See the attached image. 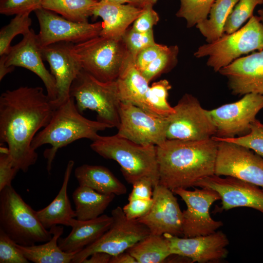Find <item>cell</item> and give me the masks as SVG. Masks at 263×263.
I'll return each instance as SVG.
<instances>
[{"instance_id": "1", "label": "cell", "mask_w": 263, "mask_h": 263, "mask_svg": "<svg viewBox=\"0 0 263 263\" xmlns=\"http://www.w3.org/2000/svg\"><path fill=\"white\" fill-rule=\"evenodd\" d=\"M54 109L40 87L21 86L0 96V142L6 143L15 167L23 172L34 165L38 155L34 138L52 118Z\"/></svg>"}, {"instance_id": "2", "label": "cell", "mask_w": 263, "mask_h": 263, "mask_svg": "<svg viewBox=\"0 0 263 263\" xmlns=\"http://www.w3.org/2000/svg\"><path fill=\"white\" fill-rule=\"evenodd\" d=\"M159 185L173 191L195 187L200 180L215 174L217 141L167 139L156 146Z\"/></svg>"}, {"instance_id": "3", "label": "cell", "mask_w": 263, "mask_h": 263, "mask_svg": "<svg viewBox=\"0 0 263 263\" xmlns=\"http://www.w3.org/2000/svg\"><path fill=\"white\" fill-rule=\"evenodd\" d=\"M112 128L106 123L82 116L76 108L74 98L71 96L54 109L49 122L36 135L31 147L36 150L43 145H51L43 152L47 160V169L50 172L59 149L82 138L93 141L99 135V131Z\"/></svg>"}, {"instance_id": "4", "label": "cell", "mask_w": 263, "mask_h": 263, "mask_svg": "<svg viewBox=\"0 0 263 263\" xmlns=\"http://www.w3.org/2000/svg\"><path fill=\"white\" fill-rule=\"evenodd\" d=\"M90 147L102 157L118 163L125 180L130 184L143 179H150L154 187L159 184L156 148L142 145L116 134L98 135Z\"/></svg>"}, {"instance_id": "5", "label": "cell", "mask_w": 263, "mask_h": 263, "mask_svg": "<svg viewBox=\"0 0 263 263\" xmlns=\"http://www.w3.org/2000/svg\"><path fill=\"white\" fill-rule=\"evenodd\" d=\"M0 230L15 243L30 246L49 241L52 234L11 185L0 191Z\"/></svg>"}, {"instance_id": "6", "label": "cell", "mask_w": 263, "mask_h": 263, "mask_svg": "<svg viewBox=\"0 0 263 263\" xmlns=\"http://www.w3.org/2000/svg\"><path fill=\"white\" fill-rule=\"evenodd\" d=\"M72 53L83 71L104 82L115 81L131 57L122 38L101 36L74 44Z\"/></svg>"}, {"instance_id": "7", "label": "cell", "mask_w": 263, "mask_h": 263, "mask_svg": "<svg viewBox=\"0 0 263 263\" xmlns=\"http://www.w3.org/2000/svg\"><path fill=\"white\" fill-rule=\"evenodd\" d=\"M263 50V24L253 15L242 28L231 34L223 33L216 40L200 46L195 52L197 58L207 56V65L219 72L241 56Z\"/></svg>"}, {"instance_id": "8", "label": "cell", "mask_w": 263, "mask_h": 263, "mask_svg": "<svg viewBox=\"0 0 263 263\" xmlns=\"http://www.w3.org/2000/svg\"><path fill=\"white\" fill-rule=\"evenodd\" d=\"M70 94L81 113L87 109L94 111L97 120L118 128L121 101L116 80L101 82L82 70L71 85Z\"/></svg>"}, {"instance_id": "9", "label": "cell", "mask_w": 263, "mask_h": 263, "mask_svg": "<svg viewBox=\"0 0 263 263\" xmlns=\"http://www.w3.org/2000/svg\"><path fill=\"white\" fill-rule=\"evenodd\" d=\"M111 216L113 222L109 229L94 243L76 253L72 263H82L96 252H105L112 256L118 255L150 233L147 226L137 219H128L120 207L113 209Z\"/></svg>"}, {"instance_id": "10", "label": "cell", "mask_w": 263, "mask_h": 263, "mask_svg": "<svg viewBox=\"0 0 263 263\" xmlns=\"http://www.w3.org/2000/svg\"><path fill=\"white\" fill-rule=\"evenodd\" d=\"M173 107L174 112L168 116L167 139L199 141L215 135L208 110L192 94H185Z\"/></svg>"}, {"instance_id": "11", "label": "cell", "mask_w": 263, "mask_h": 263, "mask_svg": "<svg viewBox=\"0 0 263 263\" xmlns=\"http://www.w3.org/2000/svg\"><path fill=\"white\" fill-rule=\"evenodd\" d=\"M116 133L137 144L159 145L167 139L168 117L158 115L129 103L121 102Z\"/></svg>"}, {"instance_id": "12", "label": "cell", "mask_w": 263, "mask_h": 263, "mask_svg": "<svg viewBox=\"0 0 263 263\" xmlns=\"http://www.w3.org/2000/svg\"><path fill=\"white\" fill-rule=\"evenodd\" d=\"M216 141L215 174L236 178L263 189V157L241 145Z\"/></svg>"}, {"instance_id": "13", "label": "cell", "mask_w": 263, "mask_h": 263, "mask_svg": "<svg viewBox=\"0 0 263 263\" xmlns=\"http://www.w3.org/2000/svg\"><path fill=\"white\" fill-rule=\"evenodd\" d=\"M263 109V95L247 94L240 100L208 110L216 128L214 136L230 138L249 132L251 123Z\"/></svg>"}, {"instance_id": "14", "label": "cell", "mask_w": 263, "mask_h": 263, "mask_svg": "<svg viewBox=\"0 0 263 263\" xmlns=\"http://www.w3.org/2000/svg\"><path fill=\"white\" fill-rule=\"evenodd\" d=\"M172 191L178 195L187 206V209L183 211V237L210 234L223 226V222L214 220L209 213L211 205L220 200L217 192L207 188L193 190L177 188Z\"/></svg>"}, {"instance_id": "15", "label": "cell", "mask_w": 263, "mask_h": 263, "mask_svg": "<svg viewBox=\"0 0 263 263\" xmlns=\"http://www.w3.org/2000/svg\"><path fill=\"white\" fill-rule=\"evenodd\" d=\"M34 12L39 25L40 47L59 42L79 43L99 36L102 29V22H76L42 7Z\"/></svg>"}, {"instance_id": "16", "label": "cell", "mask_w": 263, "mask_h": 263, "mask_svg": "<svg viewBox=\"0 0 263 263\" xmlns=\"http://www.w3.org/2000/svg\"><path fill=\"white\" fill-rule=\"evenodd\" d=\"M152 199L149 212L137 220L147 226L151 234L183 236V212L173 192L158 185L153 188Z\"/></svg>"}, {"instance_id": "17", "label": "cell", "mask_w": 263, "mask_h": 263, "mask_svg": "<svg viewBox=\"0 0 263 263\" xmlns=\"http://www.w3.org/2000/svg\"><path fill=\"white\" fill-rule=\"evenodd\" d=\"M195 187L212 189L222 201V210L247 207L263 214V189L236 178H222L214 174L198 181Z\"/></svg>"}, {"instance_id": "18", "label": "cell", "mask_w": 263, "mask_h": 263, "mask_svg": "<svg viewBox=\"0 0 263 263\" xmlns=\"http://www.w3.org/2000/svg\"><path fill=\"white\" fill-rule=\"evenodd\" d=\"M74 44L59 42L40 47L43 60L50 66V72L56 81L57 97L52 103L54 109L67 101L74 80L82 70L72 53Z\"/></svg>"}, {"instance_id": "19", "label": "cell", "mask_w": 263, "mask_h": 263, "mask_svg": "<svg viewBox=\"0 0 263 263\" xmlns=\"http://www.w3.org/2000/svg\"><path fill=\"white\" fill-rule=\"evenodd\" d=\"M163 235L169 241L172 255L190 259L192 263L219 261L225 258L228 253L226 247L229 240L221 231L189 238Z\"/></svg>"}, {"instance_id": "20", "label": "cell", "mask_w": 263, "mask_h": 263, "mask_svg": "<svg viewBox=\"0 0 263 263\" xmlns=\"http://www.w3.org/2000/svg\"><path fill=\"white\" fill-rule=\"evenodd\" d=\"M37 34L31 29L23 36L18 44L11 46L5 55V64L8 67H20L30 70L42 81L51 103L56 99L57 92L55 77L43 62Z\"/></svg>"}, {"instance_id": "21", "label": "cell", "mask_w": 263, "mask_h": 263, "mask_svg": "<svg viewBox=\"0 0 263 263\" xmlns=\"http://www.w3.org/2000/svg\"><path fill=\"white\" fill-rule=\"evenodd\" d=\"M218 72L226 78L232 94L263 95V50L238 58Z\"/></svg>"}, {"instance_id": "22", "label": "cell", "mask_w": 263, "mask_h": 263, "mask_svg": "<svg viewBox=\"0 0 263 263\" xmlns=\"http://www.w3.org/2000/svg\"><path fill=\"white\" fill-rule=\"evenodd\" d=\"M143 9L128 4L98 1L94 9L93 16L99 17L102 19V29L99 36L113 39L122 38L129 26Z\"/></svg>"}, {"instance_id": "23", "label": "cell", "mask_w": 263, "mask_h": 263, "mask_svg": "<svg viewBox=\"0 0 263 263\" xmlns=\"http://www.w3.org/2000/svg\"><path fill=\"white\" fill-rule=\"evenodd\" d=\"M112 216L102 214L88 220L74 218L71 222L72 230L64 238L60 237L58 245L67 253H77L98 240L111 227Z\"/></svg>"}, {"instance_id": "24", "label": "cell", "mask_w": 263, "mask_h": 263, "mask_svg": "<svg viewBox=\"0 0 263 263\" xmlns=\"http://www.w3.org/2000/svg\"><path fill=\"white\" fill-rule=\"evenodd\" d=\"M116 82L121 102L131 103L152 113L146 100L149 83L136 68L132 56Z\"/></svg>"}, {"instance_id": "25", "label": "cell", "mask_w": 263, "mask_h": 263, "mask_svg": "<svg viewBox=\"0 0 263 263\" xmlns=\"http://www.w3.org/2000/svg\"><path fill=\"white\" fill-rule=\"evenodd\" d=\"M74 161L70 160L67 165L61 188L53 201L44 208L37 211V216L46 229L61 225L70 226L72 220L76 218L67 194L70 177L74 166Z\"/></svg>"}, {"instance_id": "26", "label": "cell", "mask_w": 263, "mask_h": 263, "mask_svg": "<svg viewBox=\"0 0 263 263\" xmlns=\"http://www.w3.org/2000/svg\"><path fill=\"white\" fill-rule=\"evenodd\" d=\"M74 174L79 186L99 193L121 195L127 192L126 186L105 167L83 164L75 169Z\"/></svg>"}, {"instance_id": "27", "label": "cell", "mask_w": 263, "mask_h": 263, "mask_svg": "<svg viewBox=\"0 0 263 263\" xmlns=\"http://www.w3.org/2000/svg\"><path fill=\"white\" fill-rule=\"evenodd\" d=\"M51 239L40 245H16L30 262L35 263H70L76 253H67L62 250L58 245V241L63 232V227L54 225L50 228Z\"/></svg>"}, {"instance_id": "28", "label": "cell", "mask_w": 263, "mask_h": 263, "mask_svg": "<svg viewBox=\"0 0 263 263\" xmlns=\"http://www.w3.org/2000/svg\"><path fill=\"white\" fill-rule=\"evenodd\" d=\"M115 195L103 194L84 186H79L73 193L76 218L79 220L95 219L102 215Z\"/></svg>"}, {"instance_id": "29", "label": "cell", "mask_w": 263, "mask_h": 263, "mask_svg": "<svg viewBox=\"0 0 263 263\" xmlns=\"http://www.w3.org/2000/svg\"><path fill=\"white\" fill-rule=\"evenodd\" d=\"M127 252L137 263H160L172 255L169 240L164 235L150 234Z\"/></svg>"}, {"instance_id": "30", "label": "cell", "mask_w": 263, "mask_h": 263, "mask_svg": "<svg viewBox=\"0 0 263 263\" xmlns=\"http://www.w3.org/2000/svg\"><path fill=\"white\" fill-rule=\"evenodd\" d=\"M239 0H215L208 17L196 25L207 43L216 40L223 35L225 23Z\"/></svg>"}, {"instance_id": "31", "label": "cell", "mask_w": 263, "mask_h": 263, "mask_svg": "<svg viewBox=\"0 0 263 263\" xmlns=\"http://www.w3.org/2000/svg\"><path fill=\"white\" fill-rule=\"evenodd\" d=\"M98 1L96 0H43L42 7L76 22H88Z\"/></svg>"}, {"instance_id": "32", "label": "cell", "mask_w": 263, "mask_h": 263, "mask_svg": "<svg viewBox=\"0 0 263 263\" xmlns=\"http://www.w3.org/2000/svg\"><path fill=\"white\" fill-rule=\"evenodd\" d=\"M171 86L167 79L153 83L149 87L146 100L150 112L155 114L168 117L174 112L168 101L169 91Z\"/></svg>"}, {"instance_id": "33", "label": "cell", "mask_w": 263, "mask_h": 263, "mask_svg": "<svg viewBox=\"0 0 263 263\" xmlns=\"http://www.w3.org/2000/svg\"><path fill=\"white\" fill-rule=\"evenodd\" d=\"M215 0H180L176 15L185 19L187 27L191 28L206 19Z\"/></svg>"}, {"instance_id": "34", "label": "cell", "mask_w": 263, "mask_h": 263, "mask_svg": "<svg viewBox=\"0 0 263 263\" xmlns=\"http://www.w3.org/2000/svg\"><path fill=\"white\" fill-rule=\"evenodd\" d=\"M29 13L15 15L10 22L0 31V56L6 55L11 47V42L17 35L23 36L30 30L32 20Z\"/></svg>"}, {"instance_id": "35", "label": "cell", "mask_w": 263, "mask_h": 263, "mask_svg": "<svg viewBox=\"0 0 263 263\" xmlns=\"http://www.w3.org/2000/svg\"><path fill=\"white\" fill-rule=\"evenodd\" d=\"M179 51L177 45L168 46L163 53L141 72L149 83L162 74L169 72L176 66Z\"/></svg>"}, {"instance_id": "36", "label": "cell", "mask_w": 263, "mask_h": 263, "mask_svg": "<svg viewBox=\"0 0 263 263\" xmlns=\"http://www.w3.org/2000/svg\"><path fill=\"white\" fill-rule=\"evenodd\" d=\"M263 3V0H239L228 16L224 26V33L237 31L253 15L255 7Z\"/></svg>"}, {"instance_id": "37", "label": "cell", "mask_w": 263, "mask_h": 263, "mask_svg": "<svg viewBox=\"0 0 263 263\" xmlns=\"http://www.w3.org/2000/svg\"><path fill=\"white\" fill-rule=\"evenodd\" d=\"M212 138L216 141H225L241 145L263 157V124L256 119L251 123L249 132L244 135L230 138L213 136Z\"/></svg>"}, {"instance_id": "38", "label": "cell", "mask_w": 263, "mask_h": 263, "mask_svg": "<svg viewBox=\"0 0 263 263\" xmlns=\"http://www.w3.org/2000/svg\"><path fill=\"white\" fill-rule=\"evenodd\" d=\"M122 39L133 61L142 50L156 43L153 30L141 33L134 31L131 27L128 29Z\"/></svg>"}, {"instance_id": "39", "label": "cell", "mask_w": 263, "mask_h": 263, "mask_svg": "<svg viewBox=\"0 0 263 263\" xmlns=\"http://www.w3.org/2000/svg\"><path fill=\"white\" fill-rule=\"evenodd\" d=\"M43 0H0V13L7 16L29 13L42 7Z\"/></svg>"}, {"instance_id": "40", "label": "cell", "mask_w": 263, "mask_h": 263, "mask_svg": "<svg viewBox=\"0 0 263 263\" xmlns=\"http://www.w3.org/2000/svg\"><path fill=\"white\" fill-rule=\"evenodd\" d=\"M29 261L12 240L0 230V263H28Z\"/></svg>"}, {"instance_id": "41", "label": "cell", "mask_w": 263, "mask_h": 263, "mask_svg": "<svg viewBox=\"0 0 263 263\" xmlns=\"http://www.w3.org/2000/svg\"><path fill=\"white\" fill-rule=\"evenodd\" d=\"M168 46L155 43L142 50L137 56L134 63L141 72L163 53Z\"/></svg>"}, {"instance_id": "42", "label": "cell", "mask_w": 263, "mask_h": 263, "mask_svg": "<svg viewBox=\"0 0 263 263\" xmlns=\"http://www.w3.org/2000/svg\"><path fill=\"white\" fill-rule=\"evenodd\" d=\"M159 21L158 13L153 9V7H148L143 9L133 22L132 28L138 32H147L152 30L153 26L156 25Z\"/></svg>"}, {"instance_id": "43", "label": "cell", "mask_w": 263, "mask_h": 263, "mask_svg": "<svg viewBox=\"0 0 263 263\" xmlns=\"http://www.w3.org/2000/svg\"><path fill=\"white\" fill-rule=\"evenodd\" d=\"M152 203V198L149 200L135 199L129 201V203L122 207V209L128 219H137L149 212Z\"/></svg>"}, {"instance_id": "44", "label": "cell", "mask_w": 263, "mask_h": 263, "mask_svg": "<svg viewBox=\"0 0 263 263\" xmlns=\"http://www.w3.org/2000/svg\"><path fill=\"white\" fill-rule=\"evenodd\" d=\"M19 170L14 166L10 154H0V191L11 185L12 181Z\"/></svg>"}, {"instance_id": "45", "label": "cell", "mask_w": 263, "mask_h": 263, "mask_svg": "<svg viewBox=\"0 0 263 263\" xmlns=\"http://www.w3.org/2000/svg\"><path fill=\"white\" fill-rule=\"evenodd\" d=\"M132 189L128 197L129 201L135 199L149 200L152 198V188L154 186L150 179H140L132 184Z\"/></svg>"}, {"instance_id": "46", "label": "cell", "mask_w": 263, "mask_h": 263, "mask_svg": "<svg viewBox=\"0 0 263 263\" xmlns=\"http://www.w3.org/2000/svg\"><path fill=\"white\" fill-rule=\"evenodd\" d=\"M121 4H128L141 9L153 6L158 0H104Z\"/></svg>"}, {"instance_id": "47", "label": "cell", "mask_w": 263, "mask_h": 263, "mask_svg": "<svg viewBox=\"0 0 263 263\" xmlns=\"http://www.w3.org/2000/svg\"><path fill=\"white\" fill-rule=\"evenodd\" d=\"M112 256L105 252H96L85 259L82 263H110Z\"/></svg>"}, {"instance_id": "48", "label": "cell", "mask_w": 263, "mask_h": 263, "mask_svg": "<svg viewBox=\"0 0 263 263\" xmlns=\"http://www.w3.org/2000/svg\"><path fill=\"white\" fill-rule=\"evenodd\" d=\"M110 263H137L135 259L128 252L112 256Z\"/></svg>"}, {"instance_id": "49", "label": "cell", "mask_w": 263, "mask_h": 263, "mask_svg": "<svg viewBox=\"0 0 263 263\" xmlns=\"http://www.w3.org/2000/svg\"><path fill=\"white\" fill-rule=\"evenodd\" d=\"M15 68L14 66L8 67L5 64V55L0 56V80L8 73L12 72Z\"/></svg>"}, {"instance_id": "50", "label": "cell", "mask_w": 263, "mask_h": 263, "mask_svg": "<svg viewBox=\"0 0 263 263\" xmlns=\"http://www.w3.org/2000/svg\"><path fill=\"white\" fill-rule=\"evenodd\" d=\"M0 154H10V150L7 147L4 146L3 144L0 146Z\"/></svg>"}, {"instance_id": "51", "label": "cell", "mask_w": 263, "mask_h": 263, "mask_svg": "<svg viewBox=\"0 0 263 263\" xmlns=\"http://www.w3.org/2000/svg\"><path fill=\"white\" fill-rule=\"evenodd\" d=\"M259 17L261 19L262 23L263 24V9H260L258 11Z\"/></svg>"}, {"instance_id": "52", "label": "cell", "mask_w": 263, "mask_h": 263, "mask_svg": "<svg viewBox=\"0 0 263 263\" xmlns=\"http://www.w3.org/2000/svg\"><path fill=\"white\" fill-rule=\"evenodd\" d=\"M97 0V1H100V0Z\"/></svg>"}]
</instances>
